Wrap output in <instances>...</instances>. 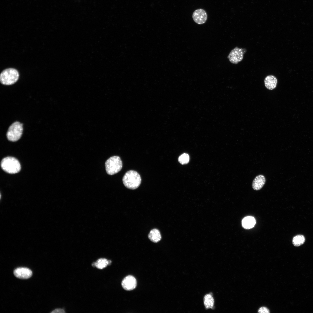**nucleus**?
<instances>
[{
	"instance_id": "1",
	"label": "nucleus",
	"mask_w": 313,
	"mask_h": 313,
	"mask_svg": "<svg viewBox=\"0 0 313 313\" xmlns=\"http://www.w3.org/2000/svg\"><path fill=\"white\" fill-rule=\"evenodd\" d=\"M123 182L127 188L132 190L137 188L141 182L139 174L136 171L130 170L127 172L123 178Z\"/></svg>"
},
{
	"instance_id": "2",
	"label": "nucleus",
	"mask_w": 313,
	"mask_h": 313,
	"mask_svg": "<svg viewBox=\"0 0 313 313\" xmlns=\"http://www.w3.org/2000/svg\"><path fill=\"white\" fill-rule=\"evenodd\" d=\"M2 169L8 173L13 174L18 172L21 170V165L16 159L12 157L3 158L1 163Z\"/></svg>"
},
{
	"instance_id": "3",
	"label": "nucleus",
	"mask_w": 313,
	"mask_h": 313,
	"mask_svg": "<svg viewBox=\"0 0 313 313\" xmlns=\"http://www.w3.org/2000/svg\"><path fill=\"white\" fill-rule=\"evenodd\" d=\"M19 74L16 69L9 68L3 70L1 73L0 80L4 85H9L15 83L18 80Z\"/></svg>"
},
{
	"instance_id": "4",
	"label": "nucleus",
	"mask_w": 313,
	"mask_h": 313,
	"mask_svg": "<svg viewBox=\"0 0 313 313\" xmlns=\"http://www.w3.org/2000/svg\"><path fill=\"white\" fill-rule=\"evenodd\" d=\"M105 166L107 173L110 175H112L118 173L121 170L122 163L119 156H114L107 160Z\"/></svg>"
},
{
	"instance_id": "5",
	"label": "nucleus",
	"mask_w": 313,
	"mask_h": 313,
	"mask_svg": "<svg viewBox=\"0 0 313 313\" xmlns=\"http://www.w3.org/2000/svg\"><path fill=\"white\" fill-rule=\"evenodd\" d=\"M23 124L18 121L13 123L9 127L6 136L8 139L12 141H16L21 138L23 132Z\"/></svg>"
},
{
	"instance_id": "6",
	"label": "nucleus",
	"mask_w": 313,
	"mask_h": 313,
	"mask_svg": "<svg viewBox=\"0 0 313 313\" xmlns=\"http://www.w3.org/2000/svg\"><path fill=\"white\" fill-rule=\"evenodd\" d=\"M246 52L245 48H240L236 47L231 51L227 58L231 63L237 64L242 60L243 54Z\"/></svg>"
},
{
	"instance_id": "7",
	"label": "nucleus",
	"mask_w": 313,
	"mask_h": 313,
	"mask_svg": "<svg viewBox=\"0 0 313 313\" xmlns=\"http://www.w3.org/2000/svg\"><path fill=\"white\" fill-rule=\"evenodd\" d=\"M192 17L194 21L199 24L205 23L207 19L208 16L205 11L202 9L195 10L193 12Z\"/></svg>"
},
{
	"instance_id": "8",
	"label": "nucleus",
	"mask_w": 313,
	"mask_h": 313,
	"mask_svg": "<svg viewBox=\"0 0 313 313\" xmlns=\"http://www.w3.org/2000/svg\"><path fill=\"white\" fill-rule=\"evenodd\" d=\"M121 285L123 288L127 290L134 289L137 285V281L133 276L129 275L125 277L123 280Z\"/></svg>"
},
{
	"instance_id": "9",
	"label": "nucleus",
	"mask_w": 313,
	"mask_h": 313,
	"mask_svg": "<svg viewBox=\"0 0 313 313\" xmlns=\"http://www.w3.org/2000/svg\"><path fill=\"white\" fill-rule=\"evenodd\" d=\"M14 274L17 277L21 279H28L32 275V271L26 267H19L16 269L14 271Z\"/></svg>"
},
{
	"instance_id": "10",
	"label": "nucleus",
	"mask_w": 313,
	"mask_h": 313,
	"mask_svg": "<svg viewBox=\"0 0 313 313\" xmlns=\"http://www.w3.org/2000/svg\"><path fill=\"white\" fill-rule=\"evenodd\" d=\"M264 176L262 175L257 176L252 182V187L255 190H258L261 189L265 182Z\"/></svg>"
},
{
	"instance_id": "11",
	"label": "nucleus",
	"mask_w": 313,
	"mask_h": 313,
	"mask_svg": "<svg viewBox=\"0 0 313 313\" xmlns=\"http://www.w3.org/2000/svg\"><path fill=\"white\" fill-rule=\"evenodd\" d=\"M277 83L276 78L272 75L267 76L264 80L265 86L267 89L269 90L274 89L276 87Z\"/></svg>"
},
{
	"instance_id": "12",
	"label": "nucleus",
	"mask_w": 313,
	"mask_h": 313,
	"mask_svg": "<svg viewBox=\"0 0 313 313\" xmlns=\"http://www.w3.org/2000/svg\"><path fill=\"white\" fill-rule=\"evenodd\" d=\"M242 223L243 228L249 229L254 227L256 223V221L254 217L252 216H247L243 219Z\"/></svg>"
},
{
	"instance_id": "13",
	"label": "nucleus",
	"mask_w": 313,
	"mask_h": 313,
	"mask_svg": "<svg viewBox=\"0 0 313 313\" xmlns=\"http://www.w3.org/2000/svg\"><path fill=\"white\" fill-rule=\"evenodd\" d=\"M148 237L154 243L158 242L161 238L160 231L156 229L151 230L148 234Z\"/></svg>"
},
{
	"instance_id": "14",
	"label": "nucleus",
	"mask_w": 313,
	"mask_h": 313,
	"mask_svg": "<svg viewBox=\"0 0 313 313\" xmlns=\"http://www.w3.org/2000/svg\"><path fill=\"white\" fill-rule=\"evenodd\" d=\"M111 261H108L104 258H101L98 260L96 262L92 264L93 266H95L99 269H103L110 264Z\"/></svg>"
},
{
	"instance_id": "15",
	"label": "nucleus",
	"mask_w": 313,
	"mask_h": 313,
	"mask_svg": "<svg viewBox=\"0 0 313 313\" xmlns=\"http://www.w3.org/2000/svg\"><path fill=\"white\" fill-rule=\"evenodd\" d=\"M214 299L210 294H207L204 297V305L206 308H212L214 305Z\"/></svg>"
},
{
	"instance_id": "16",
	"label": "nucleus",
	"mask_w": 313,
	"mask_h": 313,
	"mask_svg": "<svg viewBox=\"0 0 313 313\" xmlns=\"http://www.w3.org/2000/svg\"><path fill=\"white\" fill-rule=\"evenodd\" d=\"M305 241L304 236L301 235H298L295 236L292 240V243L295 246H299L302 245Z\"/></svg>"
},
{
	"instance_id": "17",
	"label": "nucleus",
	"mask_w": 313,
	"mask_h": 313,
	"mask_svg": "<svg viewBox=\"0 0 313 313\" xmlns=\"http://www.w3.org/2000/svg\"><path fill=\"white\" fill-rule=\"evenodd\" d=\"M189 161V156L188 154L184 153L181 155L178 158V161L182 164H185L188 163Z\"/></svg>"
},
{
	"instance_id": "18",
	"label": "nucleus",
	"mask_w": 313,
	"mask_h": 313,
	"mask_svg": "<svg viewBox=\"0 0 313 313\" xmlns=\"http://www.w3.org/2000/svg\"><path fill=\"white\" fill-rule=\"evenodd\" d=\"M258 312L259 313H269L270 312L269 310L266 307H261L258 310Z\"/></svg>"
},
{
	"instance_id": "19",
	"label": "nucleus",
	"mask_w": 313,
	"mask_h": 313,
	"mask_svg": "<svg viewBox=\"0 0 313 313\" xmlns=\"http://www.w3.org/2000/svg\"><path fill=\"white\" fill-rule=\"evenodd\" d=\"M65 312L63 309H57L54 310H53L51 313H65Z\"/></svg>"
}]
</instances>
